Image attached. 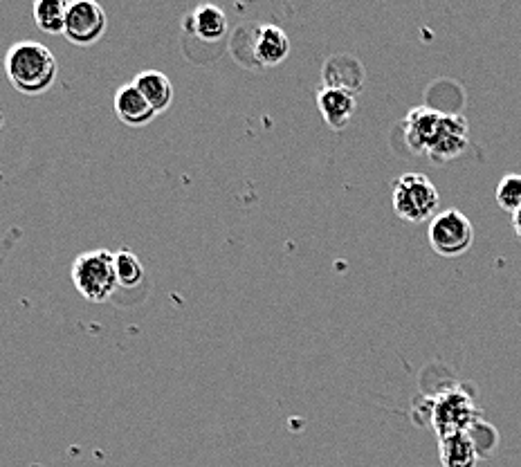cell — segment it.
<instances>
[{"label": "cell", "instance_id": "cell-17", "mask_svg": "<svg viewBox=\"0 0 521 467\" xmlns=\"http://www.w3.org/2000/svg\"><path fill=\"white\" fill-rule=\"evenodd\" d=\"M115 272L117 283L124 288H135L144 279V268L131 250H120L115 254Z\"/></svg>", "mask_w": 521, "mask_h": 467}, {"label": "cell", "instance_id": "cell-7", "mask_svg": "<svg viewBox=\"0 0 521 467\" xmlns=\"http://www.w3.org/2000/svg\"><path fill=\"white\" fill-rule=\"evenodd\" d=\"M470 142V128L465 117L461 115H441V122H438L434 142L429 146L427 158H432L434 162L443 164L450 162L459 155L465 153Z\"/></svg>", "mask_w": 521, "mask_h": 467}, {"label": "cell", "instance_id": "cell-12", "mask_svg": "<svg viewBox=\"0 0 521 467\" xmlns=\"http://www.w3.org/2000/svg\"><path fill=\"white\" fill-rule=\"evenodd\" d=\"M115 115L120 117L122 124L131 128H142L155 119L151 104L133 84H126L115 93Z\"/></svg>", "mask_w": 521, "mask_h": 467}, {"label": "cell", "instance_id": "cell-13", "mask_svg": "<svg viewBox=\"0 0 521 467\" xmlns=\"http://www.w3.org/2000/svg\"><path fill=\"white\" fill-rule=\"evenodd\" d=\"M185 25L189 32H194L198 39L205 43L221 41L227 34V16L221 7H216L212 3L196 7L187 18Z\"/></svg>", "mask_w": 521, "mask_h": 467}, {"label": "cell", "instance_id": "cell-4", "mask_svg": "<svg viewBox=\"0 0 521 467\" xmlns=\"http://www.w3.org/2000/svg\"><path fill=\"white\" fill-rule=\"evenodd\" d=\"M429 247L445 259H456L470 250L474 243V227L470 218L459 209H445L438 212L432 223H429L427 232Z\"/></svg>", "mask_w": 521, "mask_h": 467}, {"label": "cell", "instance_id": "cell-6", "mask_svg": "<svg viewBox=\"0 0 521 467\" xmlns=\"http://www.w3.org/2000/svg\"><path fill=\"white\" fill-rule=\"evenodd\" d=\"M108 27L106 9L97 3V0H70L66 27H63V36L79 48H88V45L102 39Z\"/></svg>", "mask_w": 521, "mask_h": 467}, {"label": "cell", "instance_id": "cell-2", "mask_svg": "<svg viewBox=\"0 0 521 467\" xmlns=\"http://www.w3.org/2000/svg\"><path fill=\"white\" fill-rule=\"evenodd\" d=\"M72 283L81 297L93 304H104V301L115 295L117 272H115V254L108 250H93L79 254L72 261L70 270Z\"/></svg>", "mask_w": 521, "mask_h": 467}, {"label": "cell", "instance_id": "cell-10", "mask_svg": "<svg viewBox=\"0 0 521 467\" xmlns=\"http://www.w3.org/2000/svg\"><path fill=\"white\" fill-rule=\"evenodd\" d=\"M324 86L349 90V93L358 95L364 84V68L362 63L351 57V54H335V57L324 63L322 70Z\"/></svg>", "mask_w": 521, "mask_h": 467}, {"label": "cell", "instance_id": "cell-14", "mask_svg": "<svg viewBox=\"0 0 521 467\" xmlns=\"http://www.w3.org/2000/svg\"><path fill=\"white\" fill-rule=\"evenodd\" d=\"M133 86L140 90L142 97L151 104L155 115L167 113L173 104V84L167 75L158 70H144L133 79Z\"/></svg>", "mask_w": 521, "mask_h": 467}, {"label": "cell", "instance_id": "cell-5", "mask_svg": "<svg viewBox=\"0 0 521 467\" xmlns=\"http://www.w3.org/2000/svg\"><path fill=\"white\" fill-rule=\"evenodd\" d=\"M474 423H479V409L474 405V398L465 391H447L436 398L432 407V427L438 438L470 432Z\"/></svg>", "mask_w": 521, "mask_h": 467}, {"label": "cell", "instance_id": "cell-9", "mask_svg": "<svg viewBox=\"0 0 521 467\" xmlns=\"http://www.w3.org/2000/svg\"><path fill=\"white\" fill-rule=\"evenodd\" d=\"M317 108L324 124L331 128V131H344L355 115L358 99H355V95L349 93V90L324 86L317 93Z\"/></svg>", "mask_w": 521, "mask_h": 467}, {"label": "cell", "instance_id": "cell-3", "mask_svg": "<svg viewBox=\"0 0 521 467\" xmlns=\"http://www.w3.org/2000/svg\"><path fill=\"white\" fill-rule=\"evenodd\" d=\"M393 212L405 223L432 221L441 207V196L432 180L425 173H405L393 182L391 194Z\"/></svg>", "mask_w": 521, "mask_h": 467}, {"label": "cell", "instance_id": "cell-1", "mask_svg": "<svg viewBox=\"0 0 521 467\" xmlns=\"http://www.w3.org/2000/svg\"><path fill=\"white\" fill-rule=\"evenodd\" d=\"M5 72L9 84L23 95H43L54 86L59 63L48 45L36 41L14 43L5 54Z\"/></svg>", "mask_w": 521, "mask_h": 467}, {"label": "cell", "instance_id": "cell-15", "mask_svg": "<svg viewBox=\"0 0 521 467\" xmlns=\"http://www.w3.org/2000/svg\"><path fill=\"white\" fill-rule=\"evenodd\" d=\"M438 456L443 467H477L479 450L468 432L438 438Z\"/></svg>", "mask_w": 521, "mask_h": 467}, {"label": "cell", "instance_id": "cell-8", "mask_svg": "<svg viewBox=\"0 0 521 467\" xmlns=\"http://www.w3.org/2000/svg\"><path fill=\"white\" fill-rule=\"evenodd\" d=\"M290 39L277 25H259L252 39V59L261 68L279 66L288 59Z\"/></svg>", "mask_w": 521, "mask_h": 467}, {"label": "cell", "instance_id": "cell-18", "mask_svg": "<svg viewBox=\"0 0 521 467\" xmlns=\"http://www.w3.org/2000/svg\"><path fill=\"white\" fill-rule=\"evenodd\" d=\"M497 205L508 214H515L521 209V176L519 173H508L497 185Z\"/></svg>", "mask_w": 521, "mask_h": 467}, {"label": "cell", "instance_id": "cell-16", "mask_svg": "<svg viewBox=\"0 0 521 467\" xmlns=\"http://www.w3.org/2000/svg\"><path fill=\"white\" fill-rule=\"evenodd\" d=\"M70 0H34V23L45 34H63Z\"/></svg>", "mask_w": 521, "mask_h": 467}, {"label": "cell", "instance_id": "cell-19", "mask_svg": "<svg viewBox=\"0 0 521 467\" xmlns=\"http://www.w3.org/2000/svg\"><path fill=\"white\" fill-rule=\"evenodd\" d=\"M513 227H515V234L521 241V209H517V212L513 214Z\"/></svg>", "mask_w": 521, "mask_h": 467}, {"label": "cell", "instance_id": "cell-11", "mask_svg": "<svg viewBox=\"0 0 521 467\" xmlns=\"http://www.w3.org/2000/svg\"><path fill=\"white\" fill-rule=\"evenodd\" d=\"M441 115L432 108H414L405 119V140L409 144V149L418 155H427L429 146L434 142L438 122H441Z\"/></svg>", "mask_w": 521, "mask_h": 467}]
</instances>
